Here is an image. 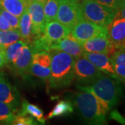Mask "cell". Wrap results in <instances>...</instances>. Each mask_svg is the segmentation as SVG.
Listing matches in <instances>:
<instances>
[{"label": "cell", "instance_id": "6da1fadb", "mask_svg": "<svg viewBox=\"0 0 125 125\" xmlns=\"http://www.w3.org/2000/svg\"><path fill=\"white\" fill-rule=\"evenodd\" d=\"M72 104L81 117L90 125H104L107 122L108 111L100 99L91 91L81 90L73 94Z\"/></svg>", "mask_w": 125, "mask_h": 125}, {"label": "cell", "instance_id": "7a4b0ae2", "mask_svg": "<svg viewBox=\"0 0 125 125\" xmlns=\"http://www.w3.org/2000/svg\"><path fill=\"white\" fill-rule=\"evenodd\" d=\"M51 55V73L48 83L51 88L60 89L67 87L74 79L76 58L64 52L52 49Z\"/></svg>", "mask_w": 125, "mask_h": 125}, {"label": "cell", "instance_id": "3957f363", "mask_svg": "<svg viewBox=\"0 0 125 125\" xmlns=\"http://www.w3.org/2000/svg\"><path fill=\"white\" fill-rule=\"evenodd\" d=\"M80 90H87L93 93L110 112L119 104L123 96L120 81L115 78L103 74L89 85H77Z\"/></svg>", "mask_w": 125, "mask_h": 125}, {"label": "cell", "instance_id": "277c9868", "mask_svg": "<svg viewBox=\"0 0 125 125\" xmlns=\"http://www.w3.org/2000/svg\"><path fill=\"white\" fill-rule=\"evenodd\" d=\"M80 4L85 20L106 28L115 18L119 11L94 0H82Z\"/></svg>", "mask_w": 125, "mask_h": 125}, {"label": "cell", "instance_id": "5b68a950", "mask_svg": "<svg viewBox=\"0 0 125 125\" xmlns=\"http://www.w3.org/2000/svg\"><path fill=\"white\" fill-rule=\"evenodd\" d=\"M74 70V79L80 85H91L104 74L83 56L75 60Z\"/></svg>", "mask_w": 125, "mask_h": 125}, {"label": "cell", "instance_id": "8992f818", "mask_svg": "<svg viewBox=\"0 0 125 125\" xmlns=\"http://www.w3.org/2000/svg\"><path fill=\"white\" fill-rule=\"evenodd\" d=\"M83 18L84 17L79 1L59 2L56 20L70 30Z\"/></svg>", "mask_w": 125, "mask_h": 125}, {"label": "cell", "instance_id": "52a82bcc", "mask_svg": "<svg viewBox=\"0 0 125 125\" xmlns=\"http://www.w3.org/2000/svg\"><path fill=\"white\" fill-rule=\"evenodd\" d=\"M99 36H108L107 28L99 26L85 18L76 23L70 33V36L79 43Z\"/></svg>", "mask_w": 125, "mask_h": 125}, {"label": "cell", "instance_id": "ba28073f", "mask_svg": "<svg viewBox=\"0 0 125 125\" xmlns=\"http://www.w3.org/2000/svg\"><path fill=\"white\" fill-rule=\"evenodd\" d=\"M27 11L32 22V33L33 39L41 36L45 29V19L44 4L35 0H29L27 4Z\"/></svg>", "mask_w": 125, "mask_h": 125}, {"label": "cell", "instance_id": "9c48e42d", "mask_svg": "<svg viewBox=\"0 0 125 125\" xmlns=\"http://www.w3.org/2000/svg\"><path fill=\"white\" fill-rule=\"evenodd\" d=\"M33 50L29 44H27L11 63L8 65V67L13 73L16 75L24 77L29 73Z\"/></svg>", "mask_w": 125, "mask_h": 125}, {"label": "cell", "instance_id": "30bf717a", "mask_svg": "<svg viewBox=\"0 0 125 125\" xmlns=\"http://www.w3.org/2000/svg\"><path fill=\"white\" fill-rule=\"evenodd\" d=\"M0 102L6 104L16 113L19 110L20 94L3 74H0Z\"/></svg>", "mask_w": 125, "mask_h": 125}, {"label": "cell", "instance_id": "8fae6325", "mask_svg": "<svg viewBox=\"0 0 125 125\" xmlns=\"http://www.w3.org/2000/svg\"><path fill=\"white\" fill-rule=\"evenodd\" d=\"M70 30L56 20L46 23L43 33L40 37L50 46L70 35Z\"/></svg>", "mask_w": 125, "mask_h": 125}, {"label": "cell", "instance_id": "7c38bea8", "mask_svg": "<svg viewBox=\"0 0 125 125\" xmlns=\"http://www.w3.org/2000/svg\"><path fill=\"white\" fill-rule=\"evenodd\" d=\"M81 45L84 52L103 53L110 56L116 50L108 36H96L81 42Z\"/></svg>", "mask_w": 125, "mask_h": 125}, {"label": "cell", "instance_id": "4fadbf2b", "mask_svg": "<svg viewBox=\"0 0 125 125\" xmlns=\"http://www.w3.org/2000/svg\"><path fill=\"white\" fill-rule=\"evenodd\" d=\"M108 37L116 49H125V18H115L107 27Z\"/></svg>", "mask_w": 125, "mask_h": 125}, {"label": "cell", "instance_id": "5bb4252c", "mask_svg": "<svg viewBox=\"0 0 125 125\" xmlns=\"http://www.w3.org/2000/svg\"><path fill=\"white\" fill-rule=\"evenodd\" d=\"M82 56L87 58L91 63H93L103 74L117 79L114 69L112 65L111 57L108 54L84 52Z\"/></svg>", "mask_w": 125, "mask_h": 125}, {"label": "cell", "instance_id": "9a60e30c", "mask_svg": "<svg viewBox=\"0 0 125 125\" xmlns=\"http://www.w3.org/2000/svg\"><path fill=\"white\" fill-rule=\"evenodd\" d=\"M52 49L64 52L76 59L81 57L84 52L81 43L73 39L70 35L53 43L51 46V50Z\"/></svg>", "mask_w": 125, "mask_h": 125}, {"label": "cell", "instance_id": "2e32d148", "mask_svg": "<svg viewBox=\"0 0 125 125\" xmlns=\"http://www.w3.org/2000/svg\"><path fill=\"white\" fill-rule=\"evenodd\" d=\"M110 57L117 79L125 85V49H116Z\"/></svg>", "mask_w": 125, "mask_h": 125}, {"label": "cell", "instance_id": "e0dca14e", "mask_svg": "<svg viewBox=\"0 0 125 125\" xmlns=\"http://www.w3.org/2000/svg\"><path fill=\"white\" fill-rule=\"evenodd\" d=\"M19 115H29L33 118L36 119L39 124L45 125L46 119L44 117L43 111L38 106L29 102L26 99H24L22 102L21 109Z\"/></svg>", "mask_w": 125, "mask_h": 125}, {"label": "cell", "instance_id": "ac0fdd59", "mask_svg": "<svg viewBox=\"0 0 125 125\" xmlns=\"http://www.w3.org/2000/svg\"><path fill=\"white\" fill-rule=\"evenodd\" d=\"M19 31L21 35V39L30 43L33 40L32 33V22L29 14L26 9L22 15L20 17V27Z\"/></svg>", "mask_w": 125, "mask_h": 125}, {"label": "cell", "instance_id": "d6986e66", "mask_svg": "<svg viewBox=\"0 0 125 125\" xmlns=\"http://www.w3.org/2000/svg\"><path fill=\"white\" fill-rule=\"evenodd\" d=\"M0 7L20 18L27 9V3L24 0H0Z\"/></svg>", "mask_w": 125, "mask_h": 125}, {"label": "cell", "instance_id": "ffe728a7", "mask_svg": "<svg viewBox=\"0 0 125 125\" xmlns=\"http://www.w3.org/2000/svg\"><path fill=\"white\" fill-rule=\"evenodd\" d=\"M74 111L73 104L70 101L61 100L59 101L54 108L49 112L46 119H52L54 117H58L66 115Z\"/></svg>", "mask_w": 125, "mask_h": 125}, {"label": "cell", "instance_id": "44dd1931", "mask_svg": "<svg viewBox=\"0 0 125 125\" xmlns=\"http://www.w3.org/2000/svg\"><path fill=\"white\" fill-rule=\"evenodd\" d=\"M27 44L28 43L26 41H24L22 39H20L17 42L8 46L4 50L6 65H8L13 61L15 58L18 56V54L20 53L24 46Z\"/></svg>", "mask_w": 125, "mask_h": 125}, {"label": "cell", "instance_id": "7402d4cb", "mask_svg": "<svg viewBox=\"0 0 125 125\" xmlns=\"http://www.w3.org/2000/svg\"><path fill=\"white\" fill-rule=\"evenodd\" d=\"M21 39L19 30H0V44L4 50L8 46Z\"/></svg>", "mask_w": 125, "mask_h": 125}, {"label": "cell", "instance_id": "603a6c76", "mask_svg": "<svg viewBox=\"0 0 125 125\" xmlns=\"http://www.w3.org/2000/svg\"><path fill=\"white\" fill-rule=\"evenodd\" d=\"M59 1L58 0H47L44 4V15L45 22H49L56 20L58 12Z\"/></svg>", "mask_w": 125, "mask_h": 125}, {"label": "cell", "instance_id": "cb8c5ba5", "mask_svg": "<svg viewBox=\"0 0 125 125\" xmlns=\"http://www.w3.org/2000/svg\"><path fill=\"white\" fill-rule=\"evenodd\" d=\"M16 113L5 103L0 102V123L1 125H12L16 117Z\"/></svg>", "mask_w": 125, "mask_h": 125}, {"label": "cell", "instance_id": "d4e9b609", "mask_svg": "<svg viewBox=\"0 0 125 125\" xmlns=\"http://www.w3.org/2000/svg\"><path fill=\"white\" fill-rule=\"evenodd\" d=\"M29 73L42 80L48 81L51 73V67H43L38 63L31 61Z\"/></svg>", "mask_w": 125, "mask_h": 125}, {"label": "cell", "instance_id": "484cf974", "mask_svg": "<svg viewBox=\"0 0 125 125\" xmlns=\"http://www.w3.org/2000/svg\"><path fill=\"white\" fill-rule=\"evenodd\" d=\"M32 62L38 63L45 67H50L51 65V55L47 52H38L33 54Z\"/></svg>", "mask_w": 125, "mask_h": 125}, {"label": "cell", "instance_id": "4316f807", "mask_svg": "<svg viewBox=\"0 0 125 125\" xmlns=\"http://www.w3.org/2000/svg\"><path fill=\"white\" fill-rule=\"evenodd\" d=\"M0 13L1 14L4 18L7 20L12 29L14 30H19L20 27V18L14 15L13 14L9 13V11L4 9H1L0 7Z\"/></svg>", "mask_w": 125, "mask_h": 125}, {"label": "cell", "instance_id": "83f0119b", "mask_svg": "<svg viewBox=\"0 0 125 125\" xmlns=\"http://www.w3.org/2000/svg\"><path fill=\"white\" fill-rule=\"evenodd\" d=\"M13 125H38L32 117L27 116V115H16V117L13 122Z\"/></svg>", "mask_w": 125, "mask_h": 125}, {"label": "cell", "instance_id": "f1b7e54d", "mask_svg": "<svg viewBox=\"0 0 125 125\" xmlns=\"http://www.w3.org/2000/svg\"><path fill=\"white\" fill-rule=\"evenodd\" d=\"M102 4L120 10L125 4V0H94Z\"/></svg>", "mask_w": 125, "mask_h": 125}, {"label": "cell", "instance_id": "f546056e", "mask_svg": "<svg viewBox=\"0 0 125 125\" xmlns=\"http://www.w3.org/2000/svg\"><path fill=\"white\" fill-rule=\"evenodd\" d=\"M110 116H111V118H112V119L117 121L118 122H120L122 125H125V119L117 111H111Z\"/></svg>", "mask_w": 125, "mask_h": 125}, {"label": "cell", "instance_id": "4dcf8cb0", "mask_svg": "<svg viewBox=\"0 0 125 125\" xmlns=\"http://www.w3.org/2000/svg\"><path fill=\"white\" fill-rule=\"evenodd\" d=\"M12 29L7 20L4 18V16L0 13V30H10Z\"/></svg>", "mask_w": 125, "mask_h": 125}, {"label": "cell", "instance_id": "1f68e13d", "mask_svg": "<svg viewBox=\"0 0 125 125\" xmlns=\"http://www.w3.org/2000/svg\"><path fill=\"white\" fill-rule=\"evenodd\" d=\"M6 65V61H5L4 52L3 51H0V69Z\"/></svg>", "mask_w": 125, "mask_h": 125}, {"label": "cell", "instance_id": "d6a6232c", "mask_svg": "<svg viewBox=\"0 0 125 125\" xmlns=\"http://www.w3.org/2000/svg\"><path fill=\"white\" fill-rule=\"evenodd\" d=\"M115 18H125V4H124V6L122 7V9L118 11L117 15Z\"/></svg>", "mask_w": 125, "mask_h": 125}, {"label": "cell", "instance_id": "836d02e7", "mask_svg": "<svg viewBox=\"0 0 125 125\" xmlns=\"http://www.w3.org/2000/svg\"><path fill=\"white\" fill-rule=\"evenodd\" d=\"M59 2L61 1H79V0H58Z\"/></svg>", "mask_w": 125, "mask_h": 125}, {"label": "cell", "instance_id": "e575fe53", "mask_svg": "<svg viewBox=\"0 0 125 125\" xmlns=\"http://www.w3.org/2000/svg\"><path fill=\"white\" fill-rule=\"evenodd\" d=\"M35 1H38V2H40V3H41V4H45L47 0H35Z\"/></svg>", "mask_w": 125, "mask_h": 125}, {"label": "cell", "instance_id": "d590c367", "mask_svg": "<svg viewBox=\"0 0 125 125\" xmlns=\"http://www.w3.org/2000/svg\"><path fill=\"white\" fill-rule=\"evenodd\" d=\"M3 50H4V49H3V47H1V45L0 44V51H3Z\"/></svg>", "mask_w": 125, "mask_h": 125}, {"label": "cell", "instance_id": "8d00e7d4", "mask_svg": "<svg viewBox=\"0 0 125 125\" xmlns=\"http://www.w3.org/2000/svg\"><path fill=\"white\" fill-rule=\"evenodd\" d=\"M24 1H25L27 2V4H28V2H29V0H24Z\"/></svg>", "mask_w": 125, "mask_h": 125}, {"label": "cell", "instance_id": "74e56055", "mask_svg": "<svg viewBox=\"0 0 125 125\" xmlns=\"http://www.w3.org/2000/svg\"><path fill=\"white\" fill-rule=\"evenodd\" d=\"M0 125H1V123H0Z\"/></svg>", "mask_w": 125, "mask_h": 125}]
</instances>
